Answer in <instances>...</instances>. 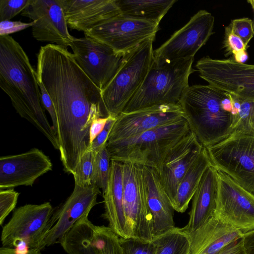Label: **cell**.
Masks as SVG:
<instances>
[{
	"mask_svg": "<svg viewBox=\"0 0 254 254\" xmlns=\"http://www.w3.org/2000/svg\"><path fill=\"white\" fill-rule=\"evenodd\" d=\"M36 72L56 112L63 166L74 170L90 149L92 123L108 117L101 91L78 65L73 53L59 45L48 44L40 47Z\"/></svg>",
	"mask_w": 254,
	"mask_h": 254,
	"instance_id": "1",
	"label": "cell"
},
{
	"mask_svg": "<svg viewBox=\"0 0 254 254\" xmlns=\"http://www.w3.org/2000/svg\"><path fill=\"white\" fill-rule=\"evenodd\" d=\"M0 87L16 112L59 150L57 135L43 108L37 72L23 49L9 35H0Z\"/></svg>",
	"mask_w": 254,
	"mask_h": 254,
	"instance_id": "2",
	"label": "cell"
},
{
	"mask_svg": "<svg viewBox=\"0 0 254 254\" xmlns=\"http://www.w3.org/2000/svg\"><path fill=\"white\" fill-rule=\"evenodd\" d=\"M228 94L209 84L193 85L187 88L181 98L180 105L184 117L204 147L231 134L234 116L222 104Z\"/></svg>",
	"mask_w": 254,
	"mask_h": 254,
	"instance_id": "3",
	"label": "cell"
},
{
	"mask_svg": "<svg viewBox=\"0 0 254 254\" xmlns=\"http://www.w3.org/2000/svg\"><path fill=\"white\" fill-rule=\"evenodd\" d=\"M190 131L183 117L134 137L107 143L111 160L151 167L158 171L170 150Z\"/></svg>",
	"mask_w": 254,
	"mask_h": 254,
	"instance_id": "4",
	"label": "cell"
},
{
	"mask_svg": "<svg viewBox=\"0 0 254 254\" xmlns=\"http://www.w3.org/2000/svg\"><path fill=\"white\" fill-rule=\"evenodd\" d=\"M194 58L171 62L153 61L139 90L128 102L123 113L162 105L180 104L189 86V78L195 70Z\"/></svg>",
	"mask_w": 254,
	"mask_h": 254,
	"instance_id": "5",
	"label": "cell"
},
{
	"mask_svg": "<svg viewBox=\"0 0 254 254\" xmlns=\"http://www.w3.org/2000/svg\"><path fill=\"white\" fill-rule=\"evenodd\" d=\"M155 37L126 54L117 73L101 91L107 116L116 118L140 88L154 61Z\"/></svg>",
	"mask_w": 254,
	"mask_h": 254,
	"instance_id": "6",
	"label": "cell"
},
{
	"mask_svg": "<svg viewBox=\"0 0 254 254\" xmlns=\"http://www.w3.org/2000/svg\"><path fill=\"white\" fill-rule=\"evenodd\" d=\"M123 164V204L127 238L144 242L154 240L152 217L147 201L143 166Z\"/></svg>",
	"mask_w": 254,
	"mask_h": 254,
	"instance_id": "7",
	"label": "cell"
},
{
	"mask_svg": "<svg viewBox=\"0 0 254 254\" xmlns=\"http://www.w3.org/2000/svg\"><path fill=\"white\" fill-rule=\"evenodd\" d=\"M205 148L214 167L254 194V136L231 134Z\"/></svg>",
	"mask_w": 254,
	"mask_h": 254,
	"instance_id": "8",
	"label": "cell"
},
{
	"mask_svg": "<svg viewBox=\"0 0 254 254\" xmlns=\"http://www.w3.org/2000/svg\"><path fill=\"white\" fill-rule=\"evenodd\" d=\"M53 212L49 202L16 208L2 227V247L15 248L18 254H24L31 249L42 250L44 236Z\"/></svg>",
	"mask_w": 254,
	"mask_h": 254,
	"instance_id": "9",
	"label": "cell"
},
{
	"mask_svg": "<svg viewBox=\"0 0 254 254\" xmlns=\"http://www.w3.org/2000/svg\"><path fill=\"white\" fill-rule=\"evenodd\" d=\"M159 29L156 22L119 14L84 33L126 55L145 40L155 37Z\"/></svg>",
	"mask_w": 254,
	"mask_h": 254,
	"instance_id": "10",
	"label": "cell"
},
{
	"mask_svg": "<svg viewBox=\"0 0 254 254\" xmlns=\"http://www.w3.org/2000/svg\"><path fill=\"white\" fill-rule=\"evenodd\" d=\"M195 67L209 85L242 99L254 100V65L206 56L198 60Z\"/></svg>",
	"mask_w": 254,
	"mask_h": 254,
	"instance_id": "11",
	"label": "cell"
},
{
	"mask_svg": "<svg viewBox=\"0 0 254 254\" xmlns=\"http://www.w3.org/2000/svg\"><path fill=\"white\" fill-rule=\"evenodd\" d=\"M214 17L211 13L199 10L185 25L154 50V61L171 62L194 58L214 33Z\"/></svg>",
	"mask_w": 254,
	"mask_h": 254,
	"instance_id": "12",
	"label": "cell"
},
{
	"mask_svg": "<svg viewBox=\"0 0 254 254\" xmlns=\"http://www.w3.org/2000/svg\"><path fill=\"white\" fill-rule=\"evenodd\" d=\"M70 47L78 65L101 91L114 77L125 55L87 36L74 38Z\"/></svg>",
	"mask_w": 254,
	"mask_h": 254,
	"instance_id": "13",
	"label": "cell"
},
{
	"mask_svg": "<svg viewBox=\"0 0 254 254\" xmlns=\"http://www.w3.org/2000/svg\"><path fill=\"white\" fill-rule=\"evenodd\" d=\"M218 177V195L215 216L244 233L254 230V194L219 170Z\"/></svg>",
	"mask_w": 254,
	"mask_h": 254,
	"instance_id": "14",
	"label": "cell"
},
{
	"mask_svg": "<svg viewBox=\"0 0 254 254\" xmlns=\"http://www.w3.org/2000/svg\"><path fill=\"white\" fill-rule=\"evenodd\" d=\"M101 193L95 185L80 187L74 185L73 190L61 207L53 212L47 227L42 243V249L61 244L65 235L80 219L88 216L97 204Z\"/></svg>",
	"mask_w": 254,
	"mask_h": 254,
	"instance_id": "15",
	"label": "cell"
},
{
	"mask_svg": "<svg viewBox=\"0 0 254 254\" xmlns=\"http://www.w3.org/2000/svg\"><path fill=\"white\" fill-rule=\"evenodd\" d=\"M21 15L32 20L33 37L67 48L75 37L69 32L61 0H32Z\"/></svg>",
	"mask_w": 254,
	"mask_h": 254,
	"instance_id": "16",
	"label": "cell"
},
{
	"mask_svg": "<svg viewBox=\"0 0 254 254\" xmlns=\"http://www.w3.org/2000/svg\"><path fill=\"white\" fill-rule=\"evenodd\" d=\"M184 117L180 104L162 105L130 113H121L110 132L107 143L127 139Z\"/></svg>",
	"mask_w": 254,
	"mask_h": 254,
	"instance_id": "17",
	"label": "cell"
},
{
	"mask_svg": "<svg viewBox=\"0 0 254 254\" xmlns=\"http://www.w3.org/2000/svg\"><path fill=\"white\" fill-rule=\"evenodd\" d=\"M48 156L34 148L28 151L0 158V190L32 186L40 177L52 170Z\"/></svg>",
	"mask_w": 254,
	"mask_h": 254,
	"instance_id": "18",
	"label": "cell"
},
{
	"mask_svg": "<svg viewBox=\"0 0 254 254\" xmlns=\"http://www.w3.org/2000/svg\"><path fill=\"white\" fill-rule=\"evenodd\" d=\"M203 147L190 130L170 150L163 161L158 173L172 204L181 180Z\"/></svg>",
	"mask_w": 254,
	"mask_h": 254,
	"instance_id": "19",
	"label": "cell"
},
{
	"mask_svg": "<svg viewBox=\"0 0 254 254\" xmlns=\"http://www.w3.org/2000/svg\"><path fill=\"white\" fill-rule=\"evenodd\" d=\"M68 27L87 32L120 14L117 0H61Z\"/></svg>",
	"mask_w": 254,
	"mask_h": 254,
	"instance_id": "20",
	"label": "cell"
},
{
	"mask_svg": "<svg viewBox=\"0 0 254 254\" xmlns=\"http://www.w3.org/2000/svg\"><path fill=\"white\" fill-rule=\"evenodd\" d=\"M218 195V170L212 165L203 174L193 198L189 220L181 228L187 235L195 232L215 215Z\"/></svg>",
	"mask_w": 254,
	"mask_h": 254,
	"instance_id": "21",
	"label": "cell"
},
{
	"mask_svg": "<svg viewBox=\"0 0 254 254\" xmlns=\"http://www.w3.org/2000/svg\"><path fill=\"white\" fill-rule=\"evenodd\" d=\"M147 201L152 217L154 239L174 229V209L160 182L157 171L143 166Z\"/></svg>",
	"mask_w": 254,
	"mask_h": 254,
	"instance_id": "22",
	"label": "cell"
},
{
	"mask_svg": "<svg viewBox=\"0 0 254 254\" xmlns=\"http://www.w3.org/2000/svg\"><path fill=\"white\" fill-rule=\"evenodd\" d=\"M244 234L214 215L200 228L188 235L190 244L189 254H214L241 239Z\"/></svg>",
	"mask_w": 254,
	"mask_h": 254,
	"instance_id": "23",
	"label": "cell"
},
{
	"mask_svg": "<svg viewBox=\"0 0 254 254\" xmlns=\"http://www.w3.org/2000/svg\"><path fill=\"white\" fill-rule=\"evenodd\" d=\"M105 211L102 215L109 227L120 238H127L123 204V164L111 161L109 177L103 192Z\"/></svg>",
	"mask_w": 254,
	"mask_h": 254,
	"instance_id": "24",
	"label": "cell"
},
{
	"mask_svg": "<svg viewBox=\"0 0 254 254\" xmlns=\"http://www.w3.org/2000/svg\"><path fill=\"white\" fill-rule=\"evenodd\" d=\"M211 162L205 147L190 166L181 180L172 203L175 211L185 212L197 190L203 174Z\"/></svg>",
	"mask_w": 254,
	"mask_h": 254,
	"instance_id": "25",
	"label": "cell"
},
{
	"mask_svg": "<svg viewBox=\"0 0 254 254\" xmlns=\"http://www.w3.org/2000/svg\"><path fill=\"white\" fill-rule=\"evenodd\" d=\"M176 0H117L120 14L159 24Z\"/></svg>",
	"mask_w": 254,
	"mask_h": 254,
	"instance_id": "26",
	"label": "cell"
},
{
	"mask_svg": "<svg viewBox=\"0 0 254 254\" xmlns=\"http://www.w3.org/2000/svg\"><path fill=\"white\" fill-rule=\"evenodd\" d=\"M156 254H189L190 244L188 235L182 228L172 231L154 239Z\"/></svg>",
	"mask_w": 254,
	"mask_h": 254,
	"instance_id": "27",
	"label": "cell"
},
{
	"mask_svg": "<svg viewBox=\"0 0 254 254\" xmlns=\"http://www.w3.org/2000/svg\"><path fill=\"white\" fill-rule=\"evenodd\" d=\"M92 243L97 254H124L120 238L108 226H94Z\"/></svg>",
	"mask_w": 254,
	"mask_h": 254,
	"instance_id": "28",
	"label": "cell"
},
{
	"mask_svg": "<svg viewBox=\"0 0 254 254\" xmlns=\"http://www.w3.org/2000/svg\"><path fill=\"white\" fill-rule=\"evenodd\" d=\"M231 134L254 136V100L241 99L240 109L234 117Z\"/></svg>",
	"mask_w": 254,
	"mask_h": 254,
	"instance_id": "29",
	"label": "cell"
},
{
	"mask_svg": "<svg viewBox=\"0 0 254 254\" xmlns=\"http://www.w3.org/2000/svg\"><path fill=\"white\" fill-rule=\"evenodd\" d=\"M111 158L107 145L95 152L91 184L104 191L109 177Z\"/></svg>",
	"mask_w": 254,
	"mask_h": 254,
	"instance_id": "30",
	"label": "cell"
},
{
	"mask_svg": "<svg viewBox=\"0 0 254 254\" xmlns=\"http://www.w3.org/2000/svg\"><path fill=\"white\" fill-rule=\"evenodd\" d=\"M95 152H86L81 158L73 174L75 185L80 187L92 185Z\"/></svg>",
	"mask_w": 254,
	"mask_h": 254,
	"instance_id": "31",
	"label": "cell"
},
{
	"mask_svg": "<svg viewBox=\"0 0 254 254\" xmlns=\"http://www.w3.org/2000/svg\"><path fill=\"white\" fill-rule=\"evenodd\" d=\"M120 243L124 254H156L157 246L153 241L144 242L131 238H120Z\"/></svg>",
	"mask_w": 254,
	"mask_h": 254,
	"instance_id": "32",
	"label": "cell"
},
{
	"mask_svg": "<svg viewBox=\"0 0 254 254\" xmlns=\"http://www.w3.org/2000/svg\"><path fill=\"white\" fill-rule=\"evenodd\" d=\"M32 0H0V21L10 20L22 12Z\"/></svg>",
	"mask_w": 254,
	"mask_h": 254,
	"instance_id": "33",
	"label": "cell"
},
{
	"mask_svg": "<svg viewBox=\"0 0 254 254\" xmlns=\"http://www.w3.org/2000/svg\"><path fill=\"white\" fill-rule=\"evenodd\" d=\"M232 32L239 37L246 46L254 36L253 22L249 18L235 19L231 21L229 25Z\"/></svg>",
	"mask_w": 254,
	"mask_h": 254,
	"instance_id": "34",
	"label": "cell"
},
{
	"mask_svg": "<svg viewBox=\"0 0 254 254\" xmlns=\"http://www.w3.org/2000/svg\"><path fill=\"white\" fill-rule=\"evenodd\" d=\"M19 193L13 189L0 190V224L15 208Z\"/></svg>",
	"mask_w": 254,
	"mask_h": 254,
	"instance_id": "35",
	"label": "cell"
},
{
	"mask_svg": "<svg viewBox=\"0 0 254 254\" xmlns=\"http://www.w3.org/2000/svg\"><path fill=\"white\" fill-rule=\"evenodd\" d=\"M223 43V48L226 52V57L231 54L234 55L240 51H246L248 48L242 39L232 32L229 26L225 28Z\"/></svg>",
	"mask_w": 254,
	"mask_h": 254,
	"instance_id": "36",
	"label": "cell"
},
{
	"mask_svg": "<svg viewBox=\"0 0 254 254\" xmlns=\"http://www.w3.org/2000/svg\"><path fill=\"white\" fill-rule=\"evenodd\" d=\"M116 119L115 118L108 116V120L104 129L93 140L89 151L91 150L96 152L107 145L110 132Z\"/></svg>",
	"mask_w": 254,
	"mask_h": 254,
	"instance_id": "37",
	"label": "cell"
},
{
	"mask_svg": "<svg viewBox=\"0 0 254 254\" xmlns=\"http://www.w3.org/2000/svg\"><path fill=\"white\" fill-rule=\"evenodd\" d=\"M39 86L40 89L41 100L44 108L47 110L49 113L53 124V128L55 133L57 135L58 130V125L57 115L55 107L52 100L48 93L42 83L38 81Z\"/></svg>",
	"mask_w": 254,
	"mask_h": 254,
	"instance_id": "38",
	"label": "cell"
},
{
	"mask_svg": "<svg viewBox=\"0 0 254 254\" xmlns=\"http://www.w3.org/2000/svg\"><path fill=\"white\" fill-rule=\"evenodd\" d=\"M33 21L29 23H23L21 21L10 20L0 21V35H9V34L18 32L33 25Z\"/></svg>",
	"mask_w": 254,
	"mask_h": 254,
	"instance_id": "39",
	"label": "cell"
},
{
	"mask_svg": "<svg viewBox=\"0 0 254 254\" xmlns=\"http://www.w3.org/2000/svg\"><path fill=\"white\" fill-rule=\"evenodd\" d=\"M242 238L226 245L214 254H247Z\"/></svg>",
	"mask_w": 254,
	"mask_h": 254,
	"instance_id": "40",
	"label": "cell"
},
{
	"mask_svg": "<svg viewBox=\"0 0 254 254\" xmlns=\"http://www.w3.org/2000/svg\"><path fill=\"white\" fill-rule=\"evenodd\" d=\"M108 119V116L100 118L94 120L92 123L89 130L90 149L93 140L104 129Z\"/></svg>",
	"mask_w": 254,
	"mask_h": 254,
	"instance_id": "41",
	"label": "cell"
},
{
	"mask_svg": "<svg viewBox=\"0 0 254 254\" xmlns=\"http://www.w3.org/2000/svg\"><path fill=\"white\" fill-rule=\"evenodd\" d=\"M242 239L247 254H254V229L244 233Z\"/></svg>",
	"mask_w": 254,
	"mask_h": 254,
	"instance_id": "42",
	"label": "cell"
},
{
	"mask_svg": "<svg viewBox=\"0 0 254 254\" xmlns=\"http://www.w3.org/2000/svg\"><path fill=\"white\" fill-rule=\"evenodd\" d=\"M0 254H18L15 249L6 247H1L0 248ZM24 254H41V250L38 249H29Z\"/></svg>",
	"mask_w": 254,
	"mask_h": 254,
	"instance_id": "43",
	"label": "cell"
},
{
	"mask_svg": "<svg viewBox=\"0 0 254 254\" xmlns=\"http://www.w3.org/2000/svg\"><path fill=\"white\" fill-rule=\"evenodd\" d=\"M233 57L235 62L241 64H245L248 59V55L245 50L236 53Z\"/></svg>",
	"mask_w": 254,
	"mask_h": 254,
	"instance_id": "44",
	"label": "cell"
},
{
	"mask_svg": "<svg viewBox=\"0 0 254 254\" xmlns=\"http://www.w3.org/2000/svg\"><path fill=\"white\" fill-rule=\"evenodd\" d=\"M248 2H249L252 6V9L253 10L254 15V0H248ZM253 27L254 29V21H253Z\"/></svg>",
	"mask_w": 254,
	"mask_h": 254,
	"instance_id": "45",
	"label": "cell"
}]
</instances>
